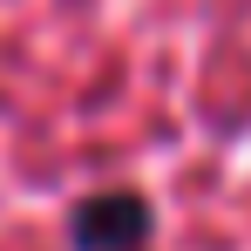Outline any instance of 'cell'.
I'll list each match as a JSON object with an SVG mask.
<instances>
[{
    "label": "cell",
    "instance_id": "6da1fadb",
    "mask_svg": "<svg viewBox=\"0 0 251 251\" xmlns=\"http://www.w3.org/2000/svg\"><path fill=\"white\" fill-rule=\"evenodd\" d=\"M143 231H150V210L129 190H102V197H88L75 210V245L82 251H136Z\"/></svg>",
    "mask_w": 251,
    "mask_h": 251
}]
</instances>
